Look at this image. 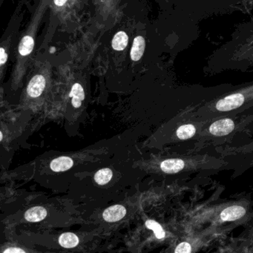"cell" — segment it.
Wrapping results in <instances>:
<instances>
[{
    "label": "cell",
    "instance_id": "cell-8",
    "mask_svg": "<svg viewBox=\"0 0 253 253\" xmlns=\"http://www.w3.org/2000/svg\"><path fill=\"white\" fill-rule=\"evenodd\" d=\"M73 165H74V161L71 158L62 156L52 160L50 163V168L53 172H65L71 169Z\"/></svg>",
    "mask_w": 253,
    "mask_h": 253
},
{
    "label": "cell",
    "instance_id": "cell-20",
    "mask_svg": "<svg viewBox=\"0 0 253 253\" xmlns=\"http://www.w3.org/2000/svg\"><path fill=\"white\" fill-rule=\"evenodd\" d=\"M8 56L3 48H0V64L4 65L6 63Z\"/></svg>",
    "mask_w": 253,
    "mask_h": 253
},
{
    "label": "cell",
    "instance_id": "cell-12",
    "mask_svg": "<svg viewBox=\"0 0 253 253\" xmlns=\"http://www.w3.org/2000/svg\"><path fill=\"white\" fill-rule=\"evenodd\" d=\"M69 96L72 97L71 103L76 109H78L81 106L82 102L84 100L85 93L83 88L80 83H75L72 86Z\"/></svg>",
    "mask_w": 253,
    "mask_h": 253
},
{
    "label": "cell",
    "instance_id": "cell-15",
    "mask_svg": "<svg viewBox=\"0 0 253 253\" xmlns=\"http://www.w3.org/2000/svg\"><path fill=\"white\" fill-rule=\"evenodd\" d=\"M33 46H34V41L32 36H24L19 45V52L22 56H27L32 53Z\"/></svg>",
    "mask_w": 253,
    "mask_h": 253
},
{
    "label": "cell",
    "instance_id": "cell-5",
    "mask_svg": "<svg viewBox=\"0 0 253 253\" xmlns=\"http://www.w3.org/2000/svg\"><path fill=\"white\" fill-rule=\"evenodd\" d=\"M45 87V77L42 75H36L31 80L28 86L27 92L32 97H38L42 95Z\"/></svg>",
    "mask_w": 253,
    "mask_h": 253
},
{
    "label": "cell",
    "instance_id": "cell-1",
    "mask_svg": "<svg viewBox=\"0 0 253 253\" xmlns=\"http://www.w3.org/2000/svg\"><path fill=\"white\" fill-rule=\"evenodd\" d=\"M173 48L176 53L188 49L199 37L200 22L213 15L253 10V0H171Z\"/></svg>",
    "mask_w": 253,
    "mask_h": 253
},
{
    "label": "cell",
    "instance_id": "cell-3",
    "mask_svg": "<svg viewBox=\"0 0 253 253\" xmlns=\"http://www.w3.org/2000/svg\"><path fill=\"white\" fill-rule=\"evenodd\" d=\"M253 86V84L247 86L244 90L229 94L227 96L219 99L216 103V109L220 112H228L241 107L247 99V96L246 95L250 92Z\"/></svg>",
    "mask_w": 253,
    "mask_h": 253
},
{
    "label": "cell",
    "instance_id": "cell-18",
    "mask_svg": "<svg viewBox=\"0 0 253 253\" xmlns=\"http://www.w3.org/2000/svg\"><path fill=\"white\" fill-rule=\"evenodd\" d=\"M145 224H146V226L148 229H151V230H153L154 232L155 235H156L158 239H163L166 236V233H165L163 227L158 222L155 221L153 220H148L146 221Z\"/></svg>",
    "mask_w": 253,
    "mask_h": 253
},
{
    "label": "cell",
    "instance_id": "cell-21",
    "mask_svg": "<svg viewBox=\"0 0 253 253\" xmlns=\"http://www.w3.org/2000/svg\"><path fill=\"white\" fill-rule=\"evenodd\" d=\"M4 253H25L24 250H21L20 248H17V247H14V248H9L8 250H5L3 251Z\"/></svg>",
    "mask_w": 253,
    "mask_h": 253
},
{
    "label": "cell",
    "instance_id": "cell-13",
    "mask_svg": "<svg viewBox=\"0 0 253 253\" xmlns=\"http://www.w3.org/2000/svg\"><path fill=\"white\" fill-rule=\"evenodd\" d=\"M59 244L64 248L71 249L77 247L80 243L78 236L72 232H65L60 235Z\"/></svg>",
    "mask_w": 253,
    "mask_h": 253
},
{
    "label": "cell",
    "instance_id": "cell-16",
    "mask_svg": "<svg viewBox=\"0 0 253 253\" xmlns=\"http://www.w3.org/2000/svg\"><path fill=\"white\" fill-rule=\"evenodd\" d=\"M112 171L109 168L100 169L95 174V182L99 185H106L112 180Z\"/></svg>",
    "mask_w": 253,
    "mask_h": 253
},
{
    "label": "cell",
    "instance_id": "cell-7",
    "mask_svg": "<svg viewBox=\"0 0 253 253\" xmlns=\"http://www.w3.org/2000/svg\"><path fill=\"white\" fill-rule=\"evenodd\" d=\"M246 214V210L240 206H232L225 209L221 213V219L223 221H233L242 218Z\"/></svg>",
    "mask_w": 253,
    "mask_h": 253
},
{
    "label": "cell",
    "instance_id": "cell-23",
    "mask_svg": "<svg viewBox=\"0 0 253 253\" xmlns=\"http://www.w3.org/2000/svg\"><path fill=\"white\" fill-rule=\"evenodd\" d=\"M0 134H1V138H0V140L2 141V139H3V134H2V132L0 133Z\"/></svg>",
    "mask_w": 253,
    "mask_h": 253
},
{
    "label": "cell",
    "instance_id": "cell-11",
    "mask_svg": "<svg viewBox=\"0 0 253 253\" xmlns=\"http://www.w3.org/2000/svg\"><path fill=\"white\" fill-rule=\"evenodd\" d=\"M47 216V210L42 207H34L29 209L25 213V219L29 222H39Z\"/></svg>",
    "mask_w": 253,
    "mask_h": 253
},
{
    "label": "cell",
    "instance_id": "cell-17",
    "mask_svg": "<svg viewBox=\"0 0 253 253\" xmlns=\"http://www.w3.org/2000/svg\"><path fill=\"white\" fill-rule=\"evenodd\" d=\"M196 132V128L191 124L181 126L177 130V136L181 140H187L191 138L194 135Z\"/></svg>",
    "mask_w": 253,
    "mask_h": 253
},
{
    "label": "cell",
    "instance_id": "cell-19",
    "mask_svg": "<svg viewBox=\"0 0 253 253\" xmlns=\"http://www.w3.org/2000/svg\"><path fill=\"white\" fill-rule=\"evenodd\" d=\"M191 252V247L187 242L181 243L175 249V253H190Z\"/></svg>",
    "mask_w": 253,
    "mask_h": 253
},
{
    "label": "cell",
    "instance_id": "cell-2",
    "mask_svg": "<svg viewBox=\"0 0 253 253\" xmlns=\"http://www.w3.org/2000/svg\"><path fill=\"white\" fill-rule=\"evenodd\" d=\"M204 70L209 74L253 71V17L235 26L230 39L207 58Z\"/></svg>",
    "mask_w": 253,
    "mask_h": 253
},
{
    "label": "cell",
    "instance_id": "cell-9",
    "mask_svg": "<svg viewBox=\"0 0 253 253\" xmlns=\"http://www.w3.org/2000/svg\"><path fill=\"white\" fill-rule=\"evenodd\" d=\"M184 166L185 163L181 159H168L162 162L160 168L165 173L175 174L182 170Z\"/></svg>",
    "mask_w": 253,
    "mask_h": 253
},
{
    "label": "cell",
    "instance_id": "cell-22",
    "mask_svg": "<svg viewBox=\"0 0 253 253\" xmlns=\"http://www.w3.org/2000/svg\"><path fill=\"white\" fill-rule=\"evenodd\" d=\"M54 1H55V5L58 6H63L67 2V0H54Z\"/></svg>",
    "mask_w": 253,
    "mask_h": 253
},
{
    "label": "cell",
    "instance_id": "cell-6",
    "mask_svg": "<svg viewBox=\"0 0 253 253\" xmlns=\"http://www.w3.org/2000/svg\"><path fill=\"white\" fill-rule=\"evenodd\" d=\"M126 214V210L122 205H115L106 209L103 213V218L107 222L121 221Z\"/></svg>",
    "mask_w": 253,
    "mask_h": 253
},
{
    "label": "cell",
    "instance_id": "cell-14",
    "mask_svg": "<svg viewBox=\"0 0 253 253\" xmlns=\"http://www.w3.org/2000/svg\"><path fill=\"white\" fill-rule=\"evenodd\" d=\"M128 37L124 32H119L114 36L112 40V48L115 51H123L128 45Z\"/></svg>",
    "mask_w": 253,
    "mask_h": 253
},
{
    "label": "cell",
    "instance_id": "cell-4",
    "mask_svg": "<svg viewBox=\"0 0 253 253\" xmlns=\"http://www.w3.org/2000/svg\"><path fill=\"white\" fill-rule=\"evenodd\" d=\"M235 128V124L231 119H222L212 124L210 131L215 136H224L230 134Z\"/></svg>",
    "mask_w": 253,
    "mask_h": 253
},
{
    "label": "cell",
    "instance_id": "cell-10",
    "mask_svg": "<svg viewBox=\"0 0 253 253\" xmlns=\"http://www.w3.org/2000/svg\"><path fill=\"white\" fill-rule=\"evenodd\" d=\"M145 47L146 42L143 36H138L134 38L131 51V58L132 61H138L141 59L144 54Z\"/></svg>",
    "mask_w": 253,
    "mask_h": 253
}]
</instances>
